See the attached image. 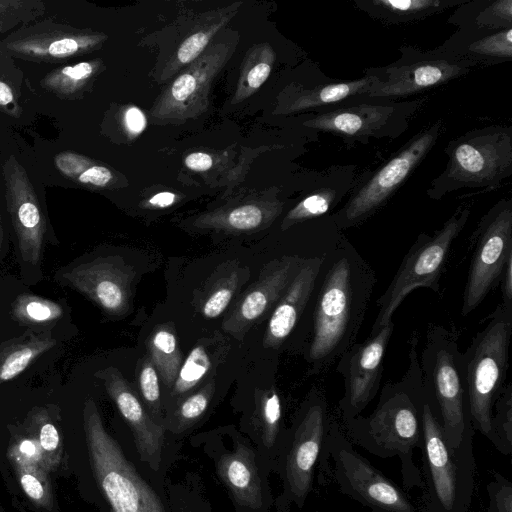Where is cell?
I'll return each mask as SVG.
<instances>
[{"label":"cell","instance_id":"1","mask_svg":"<svg viewBox=\"0 0 512 512\" xmlns=\"http://www.w3.org/2000/svg\"><path fill=\"white\" fill-rule=\"evenodd\" d=\"M376 282L375 271L342 234L325 254L315 290L305 348L310 373H326L357 342Z\"/></svg>","mask_w":512,"mask_h":512},{"label":"cell","instance_id":"2","mask_svg":"<svg viewBox=\"0 0 512 512\" xmlns=\"http://www.w3.org/2000/svg\"><path fill=\"white\" fill-rule=\"evenodd\" d=\"M418 336L410 339L409 366L397 382L382 388L376 408L368 416L344 421L346 437L380 458L397 457L404 488H422L421 471L413 460L423 446V409L430 398L417 353Z\"/></svg>","mask_w":512,"mask_h":512},{"label":"cell","instance_id":"3","mask_svg":"<svg viewBox=\"0 0 512 512\" xmlns=\"http://www.w3.org/2000/svg\"><path fill=\"white\" fill-rule=\"evenodd\" d=\"M423 409L422 495L417 512H469L474 492V430L452 450L431 405Z\"/></svg>","mask_w":512,"mask_h":512},{"label":"cell","instance_id":"4","mask_svg":"<svg viewBox=\"0 0 512 512\" xmlns=\"http://www.w3.org/2000/svg\"><path fill=\"white\" fill-rule=\"evenodd\" d=\"M511 336L512 309L499 304L463 353L472 427L502 454L504 448L492 428V413L506 385Z\"/></svg>","mask_w":512,"mask_h":512},{"label":"cell","instance_id":"5","mask_svg":"<svg viewBox=\"0 0 512 512\" xmlns=\"http://www.w3.org/2000/svg\"><path fill=\"white\" fill-rule=\"evenodd\" d=\"M445 169L426 190L432 200L463 188L495 190L512 175V127L477 128L451 140Z\"/></svg>","mask_w":512,"mask_h":512},{"label":"cell","instance_id":"6","mask_svg":"<svg viewBox=\"0 0 512 512\" xmlns=\"http://www.w3.org/2000/svg\"><path fill=\"white\" fill-rule=\"evenodd\" d=\"M419 362L444 438L454 450L466 433L474 430L469 414L464 356L456 333L440 325H429Z\"/></svg>","mask_w":512,"mask_h":512},{"label":"cell","instance_id":"7","mask_svg":"<svg viewBox=\"0 0 512 512\" xmlns=\"http://www.w3.org/2000/svg\"><path fill=\"white\" fill-rule=\"evenodd\" d=\"M332 414L325 393L314 388L287 430L275 472L283 483L276 500L278 512H288L291 505L302 508L313 487Z\"/></svg>","mask_w":512,"mask_h":512},{"label":"cell","instance_id":"8","mask_svg":"<svg viewBox=\"0 0 512 512\" xmlns=\"http://www.w3.org/2000/svg\"><path fill=\"white\" fill-rule=\"evenodd\" d=\"M318 468L321 483L331 476L342 494L372 512H417L403 490L353 448L334 417Z\"/></svg>","mask_w":512,"mask_h":512},{"label":"cell","instance_id":"9","mask_svg":"<svg viewBox=\"0 0 512 512\" xmlns=\"http://www.w3.org/2000/svg\"><path fill=\"white\" fill-rule=\"evenodd\" d=\"M84 431L95 479L112 512H165L159 498L105 430L95 402L83 409Z\"/></svg>","mask_w":512,"mask_h":512},{"label":"cell","instance_id":"10","mask_svg":"<svg viewBox=\"0 0 512 512\" xmlns=\"http://www.w3.org/2000/svg\"><path fill=\"white\" fill-rule=\"evenodd\" d=\"M471 203H462L432 235L421 233L408 250L387 289L378 298V313L369 335L392 321L403 300L417 288L439 293V281L453 241L466 225Z\"/></svg>","mask_w":512,"mask_h":512},{"label":"cell","instance_id":"11","mask_svg":"<svg viewBox=\"0 0 512 512\" xmlns=\"http://www.w3.org/2000/svg\"><path fill=\"white\" fill-rule=\"evenodd\" d=\"M442 120L431 123L414 135L380 168L358 184L345 204L330 214L342 231L368 220L399 189L414 169L424 160L441 135Z\"/></svg>","mask_w":512,"mask_h":512},{"label":"cell","instance_id":"12","mask_svg":"<svg viewBox=\"0 0 512 512\" xmlns=\"http://www.w3.org/2000/svg\"><path fill=\"white\" fill-rule=\"evenodd\" d=\"M425 101L424 97L398 102L361 96L317 111L303 125L336 134L346 142L366 143L370 138H396L408 129L411 117Z\"/></svg>","mask_w":512,"mask_h":512},{"label":"cell","instance_id":"13","mask_svg":"<svg viewBox=\"0 0 512 512\" xmlns=\"http://www.w3.org/2000/svg\"><path fill=\"white\" fill-rule=\"evenodd\" d=\"M399 51L401 56L391 64L367 69L378 77V82L362 97L395 101L458 79L473 68L438 47L422 50L406 45Z\"/></svg>","mask_w":512,"mask_h":512},{"label":"cell","instance_id":"14","mask_svg":"<svg viewBox=\"0 0 512 512\" xmlns=\"http://www.w3.org/2000/svg\"><path fill=\"white\" fill-rule=\"evenodd\" d=\"M474 251L463 293L461 315L467 316L499 285L504 266L512 256V199L495 203L474 232Z\"/></svg>","mask_w":512,"mask_h":512},{"label":"cell","instance_id":"15","mask_svg":"<svg viewBox=\"0 0 512 512\" xmlns=\"http://www.w3.org/2000/svg\"><path fill=\"white\" fill-rule=\"evenodd\" d=\"M236 43L237 40L208 45L155 102L151 109L154 121L183 123L205 112L211 84L230 59Z\"/></svg>","mask_w":512,"mask_h":512},{"label":"cell","instance_id":"16","mask_svg":"<svg viewBox=\"0 0 512 512\" xmlns=\"http://www.w3.org/2000/svg\"><path fill=\"white\" fill-rule=\"evenodd\" d=\"M216 472L232 499L236 512H269L273 498L268 484L269 470L256 448L245 439L224 444H206Z\"/></svg>","mask_w":512,"mask_h":512},{"label":"cell","instance_id":"17","mask_svg":"<svg viewBox=\"0 0 512 512\" xmlns=\"http://www.w3.org/2000/svg\"><path fill=\"white\" fill-rule=\"evenodd\" d=\"M391 321L363 342H356L337 361L336 370L344 378V394L337 410L342 422L361 415L376 396L382 377L383 359L393 334Z\"/></svg>","mask_w":512,"mask_h":512},{"label":"cell","instance_id":"18","mask_svg":"<svg viewBox=\"0 0 512 512\" xmlns=\"http://www.w3.org/2000/svg\"><path fill=\"white\" fill-rule=\"evenodd\" d=\"M311 255L287 254L269 262L257 281L225 316L222 324L224 331L241 341L254 324L273 311L306 258Z\"/></svg>","mask_w":512,"mask_h":512},{"label":"cell","instance_id":"19","mask_svg":"<svg viewBox=\"0 0 512 512\" xmlns=\"http://www.w3.org/2000/svg\"><path fill=\"white\" fill-rule=\"evenodd\" d=\"M135 272L119 256L99 257L63 273L66 285L94 301L113 316L124 315L129 309Z\"/></svg>","mask_w":512,"mask_h":512},{"label":"cell","instance_id":"20","mask_svg":"<svg viewBox=\"0 0 512 512\" xmlns=\"http://www.w3.org/2000/svg\"><path fill=\"white\" fill-rule=\"evenodd\" d=\"M7 209L16 233L21 259L31 265L41 260L45 220L23 167L11 156L4 165Z\"/></svg>","mask_w":512,"mask_h":512},{"label":"cell","instance_id":"21","mask_svg":"<svg viewBox=\"0 0 512 512\" xmlns=\"http://www.w3.org/2000/svg\"><path fill=\"white\" fill-rule=\"evenodd\" d=\"M95 377L103 381L110 398L130 427L141 460L157 471L162 458L165 428L148 413L121 372L109 366L98 370Z\"/></svg>","mask_w":512,"mask_h":512},{"label":"cell","instance_id":"22","mask_svg":"<svg viewBox=\"0 0 512 512\" xmlns=\"http://www.w3.org/2000/svg\"><path fill=\"white\" fill-rule=\"evenodd\" d=\"M329 249L307 257L302 264L270 315L263 338L264 347L280 348L306 315L312 323L315 290Z\"/></svg>","mask_w":512,"mask_h":512},{"label":"cell","instance_id":"23","mask_svg":"<svg viewBox=\"0 0 512 512\" xmlns=\"http://www.w3.org/2000/svg\"><path fill=\"white\" fill-rule=\"evenodd\" d=\"M438 48L472 67L509 62L512 60V28L458 29Z\"/></svg>","mask_w":512,"mask_h":512},{"label":"cell","instance_id":"24","mask_svg":"<svg viewBox=\"0 0 512 512\" xmlns=\"http://www.w3.org/2000/svg\"><path fill=\"white\" fill-rule=\"evenodd\" d=\"M378 77L365 70V76L349 81H324L311 88H293L283 108L284 113H296L309 109H327L369 93Z\"/></svg>","mask_w":512,"mask_h":512},{"label":"cell","instance_id":"25","mask_svg":"<svg viewBox=\"0 0 512 512\" xmlns=\"http://www.w3.org/2000/svg\"><path fill=\"white\" fill-rule=\"evenodd\" d=\"M466 0H355L354 6L369 17L386 24L418 22L456 8Z\"/></svg>","mask_w":512,"mask_h":512},{"label":"cell","instance_id":"26","mask_svg":"<svg viewBox=\"0 0 512 512\" xmlns=\"http://www.w3.org/2000/svg\"><path fill=\"white\" fill-rule=\"evenodd\" d=\"M102 34L53 33L29 36L11 42L8 47L17 54L36 58H67L99 46Z\"/></svg>","mask_w":512,"mask_h":512},{"label":"cell","instance_id":"27","mask_svg":"<svg viewBox=\"0 0 512 512\" xmlns=\"http://www.w3.org/2000/svg\"><path fill=\"white\" fill-rule=\"evenodd\" d=\"M241 2L210 12L200 25L180 44L177 52L167 62L161 80H167L178 70L192 63L207 48L213 36L236 14Z\"/></svg>","mask_w":512,"mask_h":512},{"label":"cell","instance_id":"28","mask_svg":"<svg viewBox=\"0 0 512 512\" xmlns=\"http://www.w3.org/2000/svg\"><path fill=\"white\" fill-rule=\"evenodd\" d=\"M56 344L50 331L29 330L0 344V384L21 374L37 357Z\"/></svg>","mask_w":512,"mask_h":512},{"label":"cell","instance_id":"29","mask_svg":"<svg viewBox=\"0 0 512 512\" xmlns=\"http://www.w3.org/2000/svg\"><path fill=\"white\" fill-rule=\"evenodd\" d=\"M448 22L468 30L512 28V0H466Z\"/></svg>","mask_w":512,"mask_h":512},{"label":"cell","instance_id":"30","mask_svg":"<svg viewBox=\"0 0 512 512\" xmlns=\"http://www.w3.org/2000/svg\"><path fill=\"white\" fill-rule=\"evenodd\" d=\"M277 205L261 206L244 204L229 211L202 216L195 223L201 228H216L228 231H252L269 223L279 214Z\"/></svg>","mask_w":512,"mask_h":512},{"label":"cell","instance_id":"31","mask_svg":"<svg viewBox=\"0 0 512 512\" xmlns=\"http://www.w3.org/2000/svg\"><path fill=\"white\" fill-rule=\"evenodd\" d=\"M148 356L163 383L171 388L182 365V354L172 325L155 328L146 341Z\"/></svg>","mask_w":512,"mask_h":512},{"label":"cell","instance_id":"32","mask_svg":"<svg viewBox=\"0 0 512 512\" xmlns=\"http://www.w3.org/2000/svg\"><path fill=\"white\" fill-rule=\"evenodd\" d=\"M275 53L268 43L253 46L243 61L232 104L251 96L268 79Z\"/></svg>","mask_w":512,"mask_h":512},{"label":"cell","instance_id":"33","mask_svg":"<svg viewBox=\"0 0 512 512\" xmlns=\"http://www.w3.org/2000/svg\"><path fill=\"white\" fill-rule=\"evenodd\" d=\"M349 189L344 188V184L336 186L328 183L316 188L287 213L281 229L287 230L296 224L327 215Z\"/></svg>","mask_w":512,"mask_h":512},{"label":"cell","instance_id":"34","mask_svg":"<svg viewBox=\"0 0 512 512\" xmlns=\"http://www.w3.org/2000/svg\"><path fill=\"white\" fill-rule=\"evenodd\" d=\"M215 392V382L210 381L195 393L181 399L172 413L164 418L166 431L181 434L194 426L207 411Z\"/></svg>","mask_w":512,"mask_h":512},{"label":"cell","instance_id":"35","mask_svg":"<svg viewBox=\"0 0 512 512\" xmlns=\"http://www.w3.org/2000/svg\"><path fill=\"white\" fill-rule=\"evenodd\" d=\"M12 315L21 325L48 327L63 316V308L50 299L24 293L15 299Z\"/></svg>","mask_w":512,"mask_h":512},{"label":"cell","instance_id":"36","mask_svg":"<svg viewBox=\"0 0 512 512\" xmlns=\"http://www.w3.org/2000/svg\"><path fill=\"white\" fill-rule=\"evenodd\" d=\"M54 162L63 175L81 184L103 187L112 179V173L107 167L96 165L90 159L73 152L59 153Z\"/></svg>","mask_w":512,"mask_h":512},{"label":"cell","instance_id":"37","mask_svg":"<svg viewBox=\"0 0 512 512\" xmlns=\"http://www.w3.org/2000/svg\"><path fill=\"white\" fill-rule=\"evenodd\" d=\"M207 340L196 344L182 362L172 385L171 395L179 397L195 387L210 371L213 363Z\"/></svg>","mask_w":512,"mask_h":512},{"label":"cell","instance_id":"38","mask_svg":"<svg viewBox=\"0 0 512 512\" xmlns=\"http://www.w3.org/2000/svg\"><path fill=\"white\" fill-rule=\"evenodd\" d=\"M99 65V61H85L73 66H64L49 73L43 83L47 89L55 93L72 95L88 83Z\"/></svg>","mask_w":512,"mask_h":512},{"label":"cell","instance_id":"39","mask_svg":"<svg viewBox=\"0 0 512 512\" xmlns=\"http://www.w3.org/2000/svg\"><path fill=\"white\" fill-rule=\"evenodd\" d=\"M137 380L144 407L150 416L163 426L159 375L149 356H145L139 361Z\"/></svg>","mask_w":512,"mask_h":512},{"label":"cell","instance_id":"40","mask_svg":"<svg viewBox=\"0 0 512 512\" xmlns=\"http://www.w3.org/2000/svg\"><path fill=\"white\" fill-rule=\"evenodd\" d=\"M16 471L25 494L39 507L50 508L52 492L47 470L30 464L16 463Z\"/></svg>","mask_w":512,"mask_h":512},{"label":"cell","instance_id":"41","mask_svg":"<svg viewBox=\"0 0 512 512\" xmlns=\"http://www.w3.org/2000/svg\"><path fill=\"white\" fill-rule=\"evenodd\" d=\"M239 284L240 273L237 268L219 279L202 303L203 316L206 318L220 316L231 302Z\"/></svg>","mask_w":512,"mask_h":512},{"label":"cell","instance_id":"42","mask_svg":"<svg viewBox=\"0 0 512 512\" xmlns=\"http://www.w3.org/2000/svg\"><path fill=\"white\" fill-rule=\"evenodd\" d=\"M492 413L493 431L504 448V455L512 452V385L508 382L496 399Z\"/></svg>","mask_w":512,"mask_h":512},{"label":"cell","instance_id":"43","mask_svg":"<svg viewBox=\"0 0 512 512\" xmlns=\"http://www.w3.org/2000/svg\"><path fill=\"white\" fill-rule=\"evenodd\" d=\"M37 435L47 469H55L58 465L62 448L59 432L44 412L35 417Z\"/></svg>","mask_w":512,"mask_h":512},{"label":"cell","instance_id":"44","mask_svg":"<svg viewBox=\"0 0 512 512\" xmlns=\"http://www.w3.org/2000/svg\"><path fill=\"white\" fill-rule=\"evenodd\" d=\"M488 512H512V483L499 472L487 484Z\"/></svg>","mask_w":512,"mask_h":512},{"label":"cell","instance_id":"45","mask_svg":"<svg viewBox=\"0 0 512 512\" xmlns=\"http://www.w3.org/2000/svg\"><path fill=\"white\" fill-rule=\"evenodd\" d=\"M9 455L15 464H30L48 471L40 444L35 436L16 440L10 448Z\"/></svg>","mask_w":512,"mask_h":512},{"label":"cell","instance_id":"46","mask_svg":"<svg viewBox=\"0 0 512 512\" xmlns=\"http://www.w3.org/2000/svg\"><path fill=\"white\" fill-rule=\"evenodd\" d=\"M499 285L502 293L500 304L506 309H512V256L509 257L504 266Z\"/></svg>","mask_w":512,"mask_h":512},{"label":"cell","instance_id":"47","mask_svg":"<svg viewBox=\"0 0 512 512\" xmlns=\"http://www.w3.org/2000/svg\"><path fill=\"white\" fill-rule=\"evenodd\" d=\"M124 124L130 134L137 135L146 127V118L137 107L131 106L124 113Z\"/></svg>","mask_w":512,"mask_h":512},{"label":"cell","instance_id":"48","mask_svg":"<svg viewBox=\"0 0 512 512\" xmlns=\"http://www.w3.org/2000/svg\"><path fill=\"white\" fill-rule=\"evenodd\" d=\"M185 165L193 171H206L213 165L212 157L204 152H193L185 158Z\"/></svg>","mask_w":512,"mask_h":512},{"label":"cell","instance_id":"49","mask_svg":"<svg viewBox=\"0 0 512 512\" xmlns=\"http://www.w3.org/2000/svg\"><path fill=\"white\" fill-rule=\"evenodd\" d=\"M24 5V2L21 1H0V30L4 27H8V16L12 18H16L15 11L16 9H21V6Z\"/></svg>","mask_w":512,"mask_h":512},{"label":"cell","instance_id":"50","mask_svg":"<svg viewBox=\"0 0 512 512\" xmlns=\"http://www.w3.org/2000/svg\"><path fill=\"white\" fill-rule=\"evenodd\" d=\"M176 201V195L172 192H160L148 200V204L157 208H165Z\"/></svg>","mask_w":512,"mask_h":512},{"label":"cell","instance_id":"51","mask_svg":"<svg viewBox=\"0 0 512 512\" xmlns=\"http://www.w3.org/2000/svg\"><path fill=\"white\" fill-rule=\"evenodd\" d=\"M14 104V95L8 84L0 80V106L8 107Z\"/></svg>","mask_w":512,"mask_h":512},{"label":"cell","instance_id":"52","mask_svg":"<svg viewBox=\"0 0 512 512\" xmlns=\"http://www.w3.org/2000/svg\"><path fill=\"white\" fill-rule=\"evenodd\" d=\"M2 243H3V228L1 225V219H0V253H1Z\"/></svg>","mask_w":512,"mask_h":512}]
</instances>
